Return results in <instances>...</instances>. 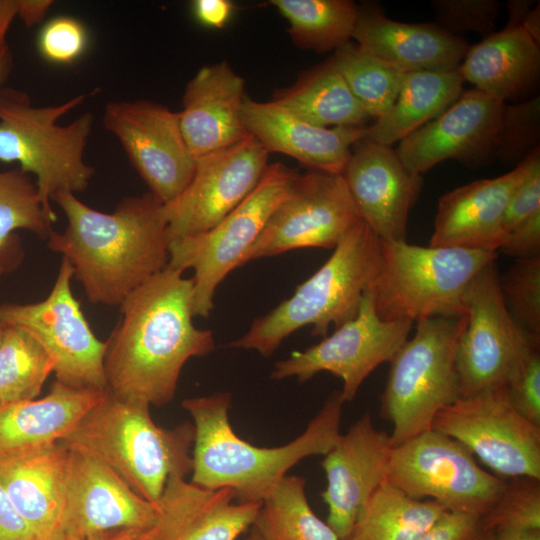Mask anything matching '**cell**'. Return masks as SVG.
I'll use <instances>...</instances> for the list:
<instances>
[{"instance_id":"9c48e42d","label":"cell","mask_w":540,"mask_h":540,"mask_svg":"<svg viewBox=\"0 0 540 540\" xmlns=\"http://www.w3.org/2000/svg\"><path fill=\"white\" fill-rule=\"evenodd\" d=\"M280 162L268 164L253 191L220 222L202 233L169 241L168 266L192 269L194 317L207 318L218 285L236 267L257 239L297 176Z\"/></svg>"},{"instance_id":"91938a15","label":"cell","mask_w":540,"mask_h":540,"mask_svg":"<svg viewBox=\"0 0 540 540\" xmlns=\"http://www.w3.org/2000/svg\"><path fill=\"white\" fill-rule=\"evenodd\" d=\"M56 540H79V539L71 537V536L63 535Z\"/></svg>"},{"instance_id":"816d5d0a","label":"cell","mask_w":540,"mask_h":540,"mask_svg":"<svg viewBox=\"0 0 540 540\" xmlns=\"http://www.w3.org/2000/svg\"><path fill=\"white\" fill-rule=\"evenodd\" d=\"M16 17H18V0H0V54L9 48L6 35Z\"/></svg>"},{"instance_id":"7c38bea8","label":"cell","mask_w":540,"mask_h":540,"mask_svg":"<svg viewBox=\"0 0 540 540\" xmlns=\"http://www.w3.org/2000/svg\"><path fill=\"white\" fill-rule=\"evenodd\" d=\"M431 429L465 446L504 479H540V427L521 416L504 385L461 397L442 409Z\"/></svg>"},{"instance_id":"6da1fadb","label":"cell","mask_w":540,"mask_h":540,"mask_svg":"<svg viewBox=\"0 0 540 540\" xmlns=\"http://www.w3.org/2000/svg\"><path fill=\"white\" fill-rule=\"evenodd\" d=\"M183 273L167 265L120 304L104 355L107 389L117 398L162 407L185 363L214 350L213 333L193 323V279Z\"/></svg>"},{"instance_id":"ab89813d","label":"cell","mask_w":540,"mask_h":540,"mask_svg":"<svg viewBox=\"0 0 540 540\" xmlns=\"http://www.w3.org/2000/svg\"><path fill=\"white\" fill-rule=\"evenodd\" d=\"M539 136L540 100L538 96L513 105L504 104L493 158L506 164L518 165L539 147Z\"/></svg>"},{"instance_id":"7a4b0ae2","label":"cell","mask_w":540,"mask_h":540,"mask_svg":"<svg viewBox=\"0 0 540 540\" xmlns=\"http://www.w3.org/2000/svg\"><path fill=\"white\" fill-rule=\"evenodd\" d=\"M52 202L67 223L63 231L50 233L47 246L69 262L90 303L120 306L168 265L163 204L152 194L125 197L110 213L68 191L57 193Z\"/></svg>"},{"instance_id":"d6986e66","label":"cell","mask_w":540,"mask_h":540,"mask_svg":"<svg viewBox=\"0 0 540 540\" xmlns=\"http://www.w3.org/2000/svg\"><path fill=\"white\" fill-rule=\"evenodd\" d=\"M504 103L473 88L444 112L400 141L396 153L421 175L447 159L481 164L493 158Z\"/></svg>"},{"instance_id":"603a6c76","label":"cell","mask_w":540,"mask_h":540,"mask_svg":"<svg viewBox=\"0 0 540 540\" xmlns=\"http://www.w3.org/2000/svg\"><path fill=\"white\" fill-rule=\"evenodd\" d=\"M241 116L248 134L270 152H279L303 165L342 174L353 145L365 137L368 125L323 128L292 114L271 100L245 96Z\"/></svg>"},{"instance_id":"4dcf8cb0","label":"cell","mask_w":540,"mask_h":540,"mask_svg":"<svg viewBox=\"0 0 540 540\" xmlns=\"http://www.w3.org/2000/svg\"><path fill=\"white\" fill-rule=\"evenodd\" d=\"M447 510L384 481L360 511L348 540H416Z\"/></svg>"},{"instance_id":"b9f144b4","label":"cell","mask_w":540,"mask_h":540,"mask_svg":"<svg viewBox=\"0 0 540 540\" xmlns=\"http://www.w3.org/2000/svg\"><path fill=\"white\" fill-rule=\"evenodd\" d=\"M435 24L455 35L476 32L485 36L493 33L500 3L495 0H434Z\"/></svg>"},{"instance_id":"f546056e","label":"cell","mask_w":540,"mask_h":540,"mask_svg":"<svg viewBox=\"0 0 540 540\" xmlns=\"http://www.w3.org/2000/svg\"><path fill=\"white\" fill-rule=\"evenodd\" d=\"M271 101L323 128L366 126L370 119L331 58L304 71L291 86L276 91Z\"/></svg>"},{"instance_id":"1f68e13d","label":"cell","mask_w":540,"mask_h":540,"mask_svg":"<svg viewBox=\"0 0 540 540\" xmlns=\"http://www.w3.org/2000/svg\"><path fill=\"white\" fill-rule=\"evenodd\" d=\"M56 215L44 208L31 176L19 168L0 171V270H14L23 257L17 230L48 238Z\"/></svg>"},{"instance_id":"6f0895ef","label":"cell","mask_w":540,"mask_h":540,"mask_svg":"<svg viewBox=\"0 0 540 540\" xmlns=\"http://www.w3.org/2000/svg\"><path fill=\"white\" fill-rule=\"evenodd\" d=\"M474 540H495V534L493 531L481 529Z\"/></svg>"},{"instance_id":"74e56055","label":"cell","mask_w":540,"mask_h":540,"mask_svg":"<svg viewBox=\"0 0 540 540\" xmlns=\"http://www.w3.org/2000/svg\"><path fill=\"white\" fill-rule=\"evenodd\" d=\"M499 282L513 319L529 336L540 340V256L516 259Z\"/></svg>"},{"instance_id":"d6a6232c","label":"cell","mask_w":540,"mask_h":540,"mask_svg":"<svg viewBox=\"0 0 540 540\" xmlns=\"http://www.w3.org/2000/svg\"><path fill=\"white\" fill-rule=\"evenodd\" d=\"M287 20L288 34L301 49L336 50L353 36L358 5L349 0H270Z\"/></svg>"},{"instance_id":"8fae6325","label":"cell","mask_w":540,"mask_h":540,"mask_svg":"<svg viewBox=\"0 0 540 540\" xmlns=\"http://www.w3.org/2000/svg\"><path fill=\"white\" fill-rule=\"evenodd\" d=\"M73 270L62 258L46 298L33 303L0 305V322L32 336L54 362L56 380L75 388L104 391L106 343L99 340L74 297Z\"/></svg>"},{"instance_id":"f1b7e54d","label":"cell","mask_w":540,"mask_h":540,"mask_svg":"<svg viewBox=\"0 0 540 540\" xmlns=\"http://www.w3.org/2000/svg\"><path fill=\"white\" fill-rule=\"evenodd\" d=\"M463 83L458 68L404 73L392 106L368 125L364 138L386 146L403 140L454 103Z\"/></svg>"},{"instance_id":"2e32d148","label":"cell","mask_w":540,"mask_h":540,"mask_svg":"<svg viewBox=\"0 0 540 540\" xmlns=\"http://www.w3.org/2000/svg\"><path fill=\"white\" fill-rule=\"evenodd\" d=\"M496 260L484 266L466 294V325L460 337L456 365L461 397L504 385L527 347L529 336L511 316L500 289Z\"/></svg>"},{"instance_id":"836d02e7","label":"cell","mask_w":540,"mask_h":540,"mask_svg":"<svg viewBox=\"0 0 540 540\" xmlns=\"http://www.w3.org/2000/svg\"><path fill=\"white\" fill-rule=\"evenodd\" d=\"M305 478L286 475L261 504L252 527L262 540H340L312 511Z\"/></svg>"},{"instance_id":"11a10c76","label":"cell","mask_w":540,"mask_h":540,"mask_svg":"<svg viewBox=\"0 0 540 540\" xmlns=\"http://www.w3.org/2000/svg\"><path fill=\"white\" fill-rule=\"evenodd\" d=\"M495 540H540V530H501Z\"/></svg>"},{"instance_id":"9a60e30c","label":"cell","mask_w":540,"mask_h":540,"mask_svg":"<svg viewBox=\"0 0 540 540\" xmlns=\"http://www.w3.org/2000/svg\"><path fill=\"white\" fill-rule=\"evenodd\" d=\"M103 126L159 202H171L188 186L196 159L184 140L178 112L144 99L110 101Z\"/></svg>"},{"instance_id":"9f6ffc18","label":"cell","mask_w":540,"mask_h":540,"mask_svg":"<svg viewBox=\"0 0 540 540\" xmlns=\"http://www.w3.org/2000/svg\"><path fill=\"white\" fill-rule=\"evenodd\" d=\"M13 65V56L10 48L0 54V88L9 77Z\"/></svg>"},{"instance_id":"e0dca14e","label":"cell","mask_w":540,"mask_h":540,"mask_svg":"<svg viewBox=\"0 0 540 540\" xmlns=\"http://www.w3.org/2000/svg\"><path fill=\"white\" fill-rule=\"evenodd\" d=\"M268 155L248 134L231 146L196 159L188 186L162 206L169 241L207 231L235 209L260 181Z\"/></svg>"},{"instance_id":"ffe728a7","label":"cell","mask_w":540,"mask_h":540,"mask_svg":"<svg viewBox=\"0 0 540 540\" xmlns=\"http://www.w3.org/2000/svg\"><path fill=\"white\" fill-rule=\"evenodd\" d=\"M359 218L384 241H405L410 209L422 188L396 150L366 138L357 141L342 172Z\"/></svg>"},{"instance_id":"8992f818","label":"cell","mask_w":540,"mask_h":540,"mask_svg":"<svg viewBox=\"0 0 540 540\" xmlns=\"http://www.w3.org/2000/svg\"><path fill=\"white\" fill-rule=\"evenodd\" d=\"M93 92L78 94L60 104L34 106L29 95L0 88V161L19 163L33 175L40 200L48 213L53 197L63 191L86 190L95 170L84 159L94 116L84 113L68 125L58 121Z\"/></svg>"},{"instance_id":"30bf717a","label":"cell","mask_w":540,"mask_h":540,"mask_svg":"<svg viewBox=\"0 0 540 540\" xmlns=\"http://www.w3.org/2000/svg\"><path fill=\"white\" fill-rule=\"evenodd\" d=\"M387 481L411 498L479 517L506 487L503 478L480 467L460 442L433 429L392 447Z\"/></svg>"},{"instance_id":"52a82bcc","label":"cell","mask_w":540,"mask_h":540,"mask_svg":"<svg viewBox=\"0 0 540 540\" xmlns=\"http://www.w3.org/2000/svg\"><path fill=\"white\" fill-rule=\"evenodd\" d=\"M497 255L485 250L381 240L380 266L369 288L376 312L383 320L413 323L465 315L471 281Z\"/></svg>"},{"instance_id":"4316f807","label":"cell","mask_w":540,"mask_h":540,"mask_svg":"<svg viewBox=\"0 0 540 540\" xmlns=\"http://www.w3.org/2000/svg\"><path fill=\"white\" fill-rule=\"evenodd\" d=\"M458 70L464 81L505 104L538 83L539 44L522 26H506L470 46Z\"/></svg>"},{"instance_id":"6125c7cd","label":"cell","mask_w":540,"mask_h":540,"mask_svg":"<svg viewBox=\"0 0 540 540\" xmlns=\"http://www.w3.org/2000/svg\"><path fill=\"white\" fill-rule=\"evenodd\" d=\"M4 274V272L2 270H0V276H2Z\"/></svg>"},{"instance_id":"7dc6e473","label":"cell","mask_w":540,"mask_h":540,"mask_svg":"<svg viewBox=\"0 0 540 540\" xmlns=\"http://www.w3.org/2000/svg\"><path fill=\"white\" fill-rule=\"evenodd\" d=\"M0 540H38L0 483Z\"/></svg>"},{"instance_id":"db71d44e","label":"cell","mask_w":540,"mask_h":540,"mask_svg":"<svg viewBox=\"0 0 540 540\" xmlns=\"http://www.w3.org/2000/svg\"><path fill=\"white\" fill-rule=\"evenodd\" d=\"M524 30L539 44L540 43V5H534L524 19L522 25Z\"/></svg>"},{"instance_id":"484cf974","label":"cell","mask_w":540,"mask_h":540,"mask_svg":"<svg viewBox=\"0 0 540 540\" xmlns=\"http://www.w3.org/2000/svg\"><path fill=\"white\" fill-rule=\"evenodd\" d=\"M352 38L403 72L459 67L470 45L435 23H405L388 18L376 4L358 6Z\"/></svg>"},{"instance_id":"d4e9b609","label":"cell","mask_w":540,"mask_h":540,"mask_svg":"<svg viewBox=\"0 0 540 540\" xmlns=\"http://www.w3.org/2000/svg\"><path fill=\"white\" fill-rule=\"evenodd\" d=\"M68 458L61 442L0 455V483L38 540L64 535Z\"/></svg>"},{"instance_id":"ac0fdd59","label":"cell","mask_w":540,"mask_h":540,"mask_svg":"<svg viewBox=\"0 0 540 540\" xmlns=\"http://www.w3.org/2000/svg\"><path fill=\"white\" fill-rule=\"evenodd\" d=\"M158 517V504L135 493L109 467L86 454L69 450L64 535L87 540L119 529H146L153 527Z\"/></svg>"},{"instance_id":"60d3db41","label":"cell","mask_w":540,"mask_h":540,"mask_svg":"<svg viewBox=\"0 0 540 540\" xmlns=\"http://www.w3.org/2000/svg\"><path fill=\"white\" fill-rule=\"evenodd\" d=\"M504 386L514 409L540 427L539 343L530 344L510 369Z\"/></svg>"},{"instance_id":"277c9868","label":"cell","mask_w":540,"mask_h":540,"mask_svg":"<svg viewBox=\"0 0 540 540\" xmlns=\"http://www.w3.org/2000/svg\"><path fill=\"white\" fill-rule=\"evenodd\" d=\"M194 438L192 423L162 428L149 405L119 399L107 389L59 442L102 462L135 493L157 504L170 477L192 472Z\"/></svg>"},{"instance_id":"f35d334b","label":"cell","mask_w":540,"mask_h":540,"mask_svg":"<svg viewBox=\"0 0 540 540\" xmlns=\"http://www.w3.org/2000/svg\"><path fill=\"white\" fill-rule=\"evenodd\" d=\"M481 529L540 530V479L516 477L506 487L494 506L481 517Z\"/></svg>"},{"instance_id":"e575fe53","label":"cell","mask_w":540,"mask_h":540,"mask_svg":"<svg viewBox=\"0 0 540 540\" xmlns=\"http://www.w3.org/2000/svg\"><path fill=\"white\" fill-rule=\"evenodd\" d=\"M330 58L369 118L378 119L392 106L405 72L350 41Z\"/></svg>"},{"instance_id":"d590c367","label":"cell","mask_w":540,"mask_h":540,"mask_svg":"<svg viewBox=\"0 0 540 540\" xmlns=\"http://www.w3.org/2000/svg\"><path fill=\"white\" fill-rule=\"evenodd\" d=\"M52 372L54 362L40 343L22 329L5 325L0 342V404L36 399Z\"/></svg>"},{"instance_id":"7bdbcfd3","label":"cell","mask_w":540,"mask_h":540,"mask_svg":"<svg viewBox=\"0 0 540 540\" xmlns=\"http://www.w3.org/2000/svg\"><path fill=\"white\" fill-rule=\"evenodd\" d=\"M88 34L81 21L69 16L49 20L39 31L37 49L47 61L69 64L85 51Z\"/></svg>"},{"instance_id":"ba28073f","label":"cell","mask_w":540,"mask_h":540,"mask_svg":"<svg viewBox=\"0 0 540 540\" xmlns=\"http://www.w3.org/2000/svg\"><path fill=\"white\" fill-rule=\"evenodd\" d=\"M465 325V315L418 321L390 362L381 415L392 424V447L430 430L436 414L461 398L456 356Z\"/></svg>"},{"instance_id":"8d00e7d4","label":"cell","mask_w":540,"mask_h":540,"mask_svg":"<svg viewBox=\"0 0 540 540\" xmlns=\"http://www.w3.org/2000/svg\"><path fill=\"white\" fill-rule=\"evenodd\" d=\"M232 489L215 490L210 500L168 540H237L253 522L262 503H234Z\"/></svg>"},{"instance_id":"cb8c5ba5","label":"cell","mask_w":540,"mask_h":540,"mask_svg":"<svg viewBox=\"0 0 540 540\" xmlns=\"http://www.w3.org/2000/svg\"><path fill=\"white\" fill-rule=\"evenodd\" d=\"M244 80L230 64L206 65L187 83L178 112L184 140L195 159L248 135L241 116Z\"/></svg>"},{"instance_id":"94428289","label":"cell","mask_w":540,"mask_h":540,"mask_svg":"<svg viewBox=\"0 0 540 540\" xmlns=\"http://www.w3.org/2000/svg\"><path fill=\"white\" fill-rule=\"evenodd\" d=\"M4 328H5V325L0 322V342L2 339L3 332H4Z\"/></svg>"},{"instance_id":"bcb514c9","label":"cell","mask_w":540,"mask_h":540,"mask_svg":"<svg viewBox=\"0 0 540 540\" xmlns=\"http://www.w3.org/2000/svg\"><path fill=\"white\" fill-rule=\"evenodd\" d=\"M499 250L516 259L540 256V211L508 231Z\"/></svg>"},{"instance_id":"f5cc1de1","label":"cell","mask_w":540,"mask_h":540,"mask_svg":"<svg viewBox=\"0 0 540 540\" xmlns=\"http://www.w3.org/2000/svg\"><path fill=\"white\" fill-rule=\"evenodd\" d=\"M530 0H511L507 3L509 18L506 26H521L524 19L534 7Z\"/></svg>"},{"instance_id":"681fc988","label":"cell","mask_w":540,"mask_h":540,"mask_svg":"<svg viewBox=\"0 0 540 540\" xmlns=\"http://www.w3.org/2000/svg\"><path fill=\"white\" fill-rule=\"evenodd\" d=\"M53 3L52 0H18V17L31 28L45 18Z\"/></svg>"},{"instance_id":"f907efd6","label":"cell","mask_w":540,"mask_h":540,"mask_svg":"<svg viewBox=\"0 0 540 540\" xmlns=\"http://www.w3.org/2000/svg\"><path fill=\"white\" fill-rule=\"evenodd\" d=\"M87 540H159L156 526L146 529H119L105 532Z\"/></svg>"},{"instance_id":"4fadbf2b","label":"cell","mask_w":540,"mask_h":540,"mask_svg":"<svg viewBox=\"0 0 540 540\" xmlns=\"http://www.w3.org/2000/svg\"><path fill=\"white\" fill-rule=\"evenodd\" d=\"M413 322L383 320L376 312L373 295L368 289L358 314L321 342L275 363L270 378L297 377L306 382L319 372L327 371L343 381L340 396L352 401L364 380L381 364L391 362L407 341Z\"/></svg>"},{"instance_id":"f6af8a7d","label":"cell","mask_w":540,"mask_h":540,"mask_svg":"<svg viewBox=\"0 0 540 540\" xmlns=\"http://www.w3.org/2000/svg\"><path fill=\"white\" fill-rule=\"evenodd\" d=\"M481 530V517L473 514L445 511L416 540H474Z\"/></svg>"},{"instance_id":"c3c4849f","label":"cell","mask_w":540,"mask_h":540,"mask_svg":"<svg viewBox=\"0 0 540 540\" xmlns=\"http://www.w3.org/2000/svg\"><path fill=\"white\" fill-rule=\"evenodd\" d=\"M191 6L196 20L213 29L224 28L230 21L235 8L229 0H195Z\"/></svg>"},{"instance_id":"5b68a950","label":"cell","mask_w":540,"mask_h":540,"mask_svg":"<svg viewBox=\"0 0 540 540\" xmlns=\"http://www.w3.org/2000/svg\"><path fill=\"white\" fill-rule=\"evenodd\" d=\"M381 239L359 220L334 248L330 258L291 297L262 317L227 346L256 350L268 357L298 329L311 325L313 336H326L356 317L365 292L376 277Z\"/></svg>"},{"instance_id":"680465c9","label":"cell","mask_w":540,"mask_h":540,"mask_svg":"<svg viewBox=\"0 0 540 540\" xmlns=\"http://www.w3.org/2000/svg\"><path fill=\"white\" fill-rule=\"evenodd\" d=\"M242 540H262V538L260 537L256 529L252 527V529L247 534V536L243 538Z\"/></svg>"},{"instance_id":"7402d4cb","label":"cell","mask_w":540,"mask_h":540,"mask_svg":"<svg viewBox=\"0 0 540 540\" xmlns=\"http://www.w3.org/2000/svg\"><path fill=\"white\" fill-rule=\"evenodd\" d=\"M539 150V147L534 149L506 174L476 180L443 195L438 202L429 246L497 252L504 238L507 204Z\"/></svg>"},{"instance_id":"5bb4252c","label":"cell","mask_w":540,"mask_h":540,"mask_svg":"<svg viewBox=\"0 0 540 540\" xmlns=\"http://www.w3.org/2000/svg\"><path fill=\"white\" fill-rule=\"evenodd\" d=\"M359 220L342 174L298 173L242 265L298 248H335Z\"/></svg>"},{"instance_id":"3957f363","label":"cell","mask_w":540,"mask_h":540,"mask_svg":"<svg viewBox=\"0 0 540 540\" xmlns=\"http://www.w3.org/2000/svg\"><path fill=\"white\" fill-rule=\"evenodd\" d=\"M343 403L340 391L333 392L301 435L269 448L235 434L229 421V392L184 399L182 407L195 429L191 483L211 491L232 489L240 503H262L298 462L325 456L335 446L341 436Z\"/></svg>"},{"instance_id":"ee69618b","label":"cell","mask_w":540,"mask_h":540,"mask_svg":"<svg viewBox=\"0 0 540 540\" xmlns=\"http://www.w3.org/2000/svg\"><path fill=\"white\" fill-rule=\"evenodd\" d=\"M540 211V150L535 154L528 174L513 192L503 217L504 235L513 227Z\"/></svg>"},{"instance_id":"44dd1931","label":"cell","mask_w":540,"mask_h":540,"mask_svg":"<svg viewBox=\"0 0 540 540\" xmlns=\"http://www.w3.org/2000/svg\"><path fill=\"white\" fill-rule=\"evenodd\" d=\"M392 450L390 435L378 430L370 413L363 414L322 461L327 486L326 523L340 540H348L365 503L387 480Z\"/></svg>"},{"instance_id":"83f0119b","label":"cell","mask_w":540,"mask_h":540,"mask_svg":"<svg viewBox=\"0 0 540 540\" xmlns=\"http://www.w3.org/2000/svg\"><path fill=\"white\" fill-rule=\"evenodd\" d=\"M106 390L75 389L56 380L43 398L0 404V455L59 442Z\"/></svg>"}]
</instances>
